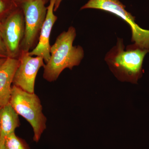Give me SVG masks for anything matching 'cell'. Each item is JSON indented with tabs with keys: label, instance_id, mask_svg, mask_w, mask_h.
I'll return each instance as SVG.
<instances>
[{
	"label": "cell",
	"instance_id": "obj_1",
	"mask_svg": "<svg viewBox=\"0 0 149 149\" xmlns=\"http://www.w3.org/2000/svg\"><path fill=\"white\" fill-rule=\"evenodd\" d=\"M76 29L71 26L58 36L51 46L50 58L44 67L43 78L48 82L56 81L62 72L68 68L77 66L84 57V52L80 46H73Z\"/></svg>",
	"mask_w": 149,
	"mask_h": 149
},
{
	"label": "cell",
	"instance_id": "obj_8",
	"mask_svg": "<svg viewBox=\"0 0 149 149\" xmlns=\"http://www.w3.org/2000/svg\"><path fill=\"white\" fill-rule=\"evenodd\" d=\"M55 1V0H49L45 19L40 31L38 43L33 49L29 52L30 56L42 57L46 63L50 58V37L54 24L57 19V17L54 13Z\"/></svg>",
	"mask_w": 149,
	"mask_h": 149
},
{
	"label": "cell",
	"instance_id": "obj_6",
	"mask_svg": "<svg viewBox=\"0 0 149 149\" xmlns=\"http://www.w3.org/2000/svg\"><path fill=\"white\" fill-rule=\"evenodd\" d=\"M25 29L24 14L20 7L15 9L0 22V33L8 57L19 58Z\"/></svg>",
	"mask_w": 149,
	"mask_h": 149
},
{
	"label": "cell",
	"instance_id": "obj_10",
	"mask_svg": "<svg viewBox=\"0 0 149 149\" xmlns=\"http://www.w3.org/2000/svg\"><path fill=\"white\" fill-rule=\"evenodd\" d=\"M18 116L10 102L0 107V136L5 137L20 126Z\"/></svg>",
	"mask_w": 149,
	"mask_h": 149
},
{
	"label": "cell",
	"instance_id": "obj_20",
	"mask_svg": "<svg viewBox=\"0 0 149 149\" xmlns=\"http://www.w3.org/2000/svg\"></svg>",
	"mask_w": 149,
	"mask_h": 149
},
{
	"label": "cell",
	"instance_id": "obj_13",
	"mask_svg": "<svg viewBox=\"0 0 149 149\" xmlns=\"http://www.w3.org/2000/svg\"><path fill=\"white\" fill-rule=\"evenodd\" d=\"M8 58L7 52L0 33V58Z\"/></svg>",
	"mask_w": 149,
	"mask_h": 149
},
{
	"label": "cell",
	"instance_id": "obj_17",
	"mask_svg": "<svg viewBox=\"0 0 149 149\" xmlns=\"http://www.w3.org/2000/svg\"><path fill=\"white\" fill-rule=\"evenodd\" d=\"M6 59V58H0V67L2 65L3 63H4V62L5 61Z\"/></svg>",
	"mask_w": 149,
	"mask_h": 149
},
{
	"label": "cell",
	"instance_id": "obj_16",
	"mask_svg": "<svg viewBox=\"0 0 149 149\" xmlns=\"http://www.w3.org/2000/svg\"><path fill=\"white\" fill-rule=\"evenodd\" d=\"M17 7H20L21 4L25 0H10Z\"/></svg>",
	"mask_w": 149,
	"mask_h": 149
},
{
	"label": "cell",
	"instance_id": "obj_9",
	"mask_svg": "<svg viewBox=\"0 0 149 149\" xmlns=\"http://www.w3.org/2000/svg\"><path fill=\"white\" fill-rule=\"evenodd\" d=\"M19 59L8 57L0 67V107L10 102L12 84L19 64Z\"/></svg>",
	"mask_w": 149,
	"mask_h": 149
},
{
	"label": "cell",
	"instance_id": "obj_5",
	"mask_svg": "<svg viewBox=\"0 0 149 149\" xmlns=\"http://www.w3.org/2000/svg\"><path fill=\"white\" fill-rule=\"evenodd\" d=\"M119 0H89L80 9H96L113 14L128 23L132 31V42L149 52V30L142 29L135 22V17L125 10Z\"/></svg>",
	"mask_w": 149,
	"mask_h": 149
},
{
	"label": "cell",
	"instance_id": "obj_11",
	"mask_svg": "<svg viewBox=\"0 0 149 149\" xmlns=\"http://www.w3.org/2000/svg\"><path fill=\"white\" fill-rule=\"evenodd\" d=\"M5 143L7 149H30L27 142L15 132L5 137Z\"/></svg>",
	"mask_w": 149,
	"mask_h": 149
},
{
	"label": "cell",
	"instance_id": "obj_4",
	"mask_svg": "<svg viewBox=\"0 0 149 149\" xmlns=\"http://www.w3.org/2000/svg\"><path fill=\"white\" fill-rule=\"evenodd\" d=\"M47 3L46 0H25L20 7L24 14L25 34L20 50L29 52L37 45L40 32L45 19Z\"/></svg>",
	"mask_w": 149,
	"mask_h": 149
},
{
	"label": "cell",
	"instance_id": "obj_12",
	"mask_svg": "<svg viewBox=\"0 0 149 149\" xmlns=\"http://www.w3.org/2000/svg\"><path fill=\"white\" fill-rule=\"evenodd\" d=\"M18 7L10 0H0V22Z\"/></svg>",
	"mask_w": 149,
	"mask_h": 149
},
{
	"label": "cell",
	"instance_id": "obj_2",
	"mask_svg": "<svg viewBox=\"0 0 149 149\" xmlns=\"http://www.w3.org/2000/svg\"><path fill=\"white\" fill-rule=\"evenodd\" d=\"M148 53L146 49L134 43L125 51L123 40L118 38L116 45L107 53L105 60L120 79L136 83L143 74V62Z\"/></svg>",
	"mask_w": 149,
	"mask_h": 149
},
{
	"label": "cell",
	"instance_id": "obj_3",
	"mask_svg": "<svg viewBox=\"0 0 149 149\" xmlns=\"http://www.w3.org/2000/svg\"><path fill=\"white\" fill-rule=\"evenodd\" d=\"M10 103L19 115L24 118L31 125L34 133L33 141L38 143L47 128V121L38 96L13 85Z\"/></svg>",
	"mask_w": 149,
	"mask_h": 149
},
{
	"label": "cell",
	"instance_id": "obj_7",
	"mask_svg": "<svg viewBox=\"0 0 149 149\" xmlns=\"http://www.w3.org/2000/svg\"><path fill=\"white\" fill-rule=\"evenodd\" d=\"M19 64L14 76L13 85L29 93H35V80L40 68L45 67L41 56L34 57L29 52L21 51L19 57Z\"/></svg>",
	"mask_w": 149,
	"mask_h": 149
},
{
	"label": "cell",
	"instance_id": "obj_14",
	"mask_svg": "<svg viewBox=\"0 0 149 149\" xmlns=\"http://www.w3.org/2000/svg\"><path fill=\"white\" fill-rule=\"evenodd\" d=\"M0 149H7L5 143V137L0 136Z\"/></svg>",
	"mask_w": 149,
	"mask_h": 149
},
{
	"label": "cell",
	"instance_id": "obj_18",
	"mask_svg": "<svg viewBox=\"0 0 149 149\" xmlns=\"http://www.w3.org/2000/svg\"><path fill=\"white\" fill-rule=\"evenodd\" d=\"M46 1H47V2H48V1H49V0H46Z\"/></svg>",
	"mask_w": 149,
	"mask_h": 149
},
{
	"label": "cell",
	"instance_id": "obj_19",
	"mask_svg": "<svg viewBox=\"0 0 149 149\" xmlns=\"http://www.w3.org/2000/svg\"></svg>",
	"mask_w": 149,
	"mask_h": 149
},
{
	"label": "cell",
	"instance_id": "obj_15",
	"mask_svg": "<svg viewBox=\"0 0 149 149\" xmlns=\"http://www.w3.org/2000/svg\"><path fill=\"white\" fill-rule=\"evenodd\" d=\"M55 1L54 7V12H56L57 10L63 0H55Z\"/></svg>",
	"mask_w": 149,
	"mask_h": 149
}]
</instances>
